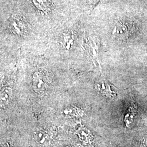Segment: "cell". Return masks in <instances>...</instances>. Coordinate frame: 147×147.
<instances>
[{"mask_svg":"<svg viewBox=\"0 0 147 147\" xmlns=\"http://www.w3.org/2000/svg\"><path fill=\"white\" fill-rule=\"evenodd\" d=\"M134 31L132 22L121 21L117 23L113 32L115 37L120 39H125L130 37Z\"/></svg>","mask_w":147,"mask_h":147,"instance_id":"6da1fadb","label":"cell"},{"mask_svg":"<svg viewBox=\"0 0 147 147\" xmlns=\"http://www.w3.org/2000/svg\"><path fill=\"white\" fill-rule=\"evenodd\" d=\"M8 26L11 31L19 36L26 34L28 30V26L26 22L21 18L11 16L8 20Z\"/></svg>","mask_w":147,"mask_h":147,"instance_id":"7a4b0ae2","label":"cell"},{"mask_svg":"<svg viewBox=\"0 0 147 147\" xmlns=\"http://www.w3.org/2000/svg\"><path fill=\"white\" fill-rule=\"evenodd\" d=\"M32 86L38 93H42L47 88V84L42 74L39 71L33 74L32 77Z\"/></svg>","mask_w":147,"mask_h":147,"instance_id":"3957f363","label":"cell"},{"mask_svg":"<svg viewBox=\"0 0 147 147\" xmlns=\"http://www.w3.org/2000/svg\"><path fill=\"white\" fill-rule=\"evenodd\" d=\"M95 89L98 90V91L107 98H111L113 96H115L117 95L116 91L112 89V88L114 87L104 80L99 81L96 82L95 84Z\"/></svg>","mask_w":147,"mask_h":147,"instance_id":"277c9868","label":"cell"},{"mask_svg":"<svg viewBox=\"0 0 147 147\" xmlns=\"http://www.w3.org/2000/svg\"><path fill=\"white\" fill-rule=\"evenodd\" d=\"M137 116V110L136 108L134 106H131L124 118V121L126 127L128 128H131L134 125L136 120Z\"/></svg>","mask_w":147,"mask_h":147,"instance_id":"5b68a950","label":"cell"},{"mask_svg":"<svg viewBox=\"0 0 147 147\" xmlns=\"http://www.w3.org/2000/svg\"><path fill=\"white\" fill-rule=\"evenodd\" d=\"M33 5L39 11L47 13L50 11L51 3L50 0H31Z\"/></svg>","mask_w":147,"mask_h":147,"instance_id":"8992f818","label":"cell"},{"mask_svg":"<svg viewBox=\"0 0 147 147\" xmlns=\"http://www.w3.org/2000/svg\"><path fill=\"white\" fill-rule=\"evenodd\" d=\"M13 95V90L11 88L6 87L1 92V105L7 104L11 99Z\"/></svg>","mask_w":147,"mask_h":147,"instance_id":"52a82bcc","label":"cell"},{"mask_svg":"<svg viewBox=\"0 0 147 147\" xmlns=\"http://www.w3.org/2000/svg\"><path fill=\"white\" fill-rule=\"evenodd\" d=\"M63 42L67 49H69L71 44H73L74 40V35L71 32H67L63 34Z\"/></svg>","mask_w":147,"mask_h":147,"instance_id":"ba28073f","label":"cell"},{"mask_svg":"<svg viewBox=\"0 0 147 147\" xmlns=\"http://www.w3.org/2000/svg\"><path fill=\"white\" fill-rule=\"evenodd\" d=\"M35 139L40 144L44 143L46 140V134L43 132H37L35 135Z\"/></svg>","mask_w":147,"mask_h":147,"instance_id":"9c48e42d","label":"cell"}]
</instances>
